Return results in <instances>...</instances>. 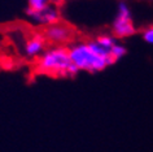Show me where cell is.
Segmentation results:
<instances>
[{"label":"cell","instance_id":"6da1fadb","mask_svg":"<svg viewBox=\"0 0 153 152\" xmlns=\"http://www.w3.org/2000/svg\"><path fill=\"white\" fill-rule=\"evenodd\" d=\"M70 60L79 72L97 73L105 70L109 65L114 64L109 51H105L96 43V40L78 42L68 48Z\"/></svg>","mask_w":153,"mask_h":152},{"label":"cell","instance_id":"7a4b0ae2","mask_svg":"<svg viewBox=\"0 0 153 152\" xmlns=\"http://www.w3.org/2000/svg\"><path fill=\"white\" fill-rule=\"evenodd\" d=\"M38 69L42 73L56 77H74L79 72L73 65L68 48L64 45L45 49L38 60Z\"/></svg>","mask_w":153,"mask_h":152},{"label":"cell","instance_id":"3957f363","mask_svg":"<svg viewBox=\"0 0 153 152\" xmlns=\"http://www.w3.org/2000/svg\"><path fill=\"white\" fill-rule=\"evenodd\" d=\"M112 31H113V37L120 38V39L128 38L136 33V28L132 21L131 9L123 1L120 3V5H118L116 18H114L112 25Z\"/></svg>","mask_w":153,"mask_h":152},{"label":"cell","instance_id":"277c9868","mask_svg":"<svg viewBox=\"0 0 153 152\" xmlns=\"http://www.w3.org/2000/svg\"><path fill=\"white\" fill-rule=\"evenodd\" d=\"M27 16L33 22H35L38 25L43 26H51L55 25L61 20V12L60 8L53 4H48L40 10H30L27 9Z\"/></svg>","mask_w":153,"mask_h":152},{"label":"cell","instance_id":"5b68a950","mask_svg":"<svg viewBox=\"0 0 153 152\" xmlns=\"http://www.w3.org/2000/svg\"><path fill=\"white\" fill-rule=\"evenodd\" d=\"M74 37V30L66 24L57 22L55 25L47 26L44 31V39L56 45H62L70 42Z\"/></svg>","mask_w":153,"mask_h":152},{"label":"cell","instance_id":"8992f818","mask_svg":"<svg viewBox=\"0 0 153 152\" xmlns=\"http://www.w3.org/2000/svg\"><path fill=\"white\" fill-rule=\"evenodd\" d=\"M45 48V39L42 35H35L26 42L25 44V54L29 57H36L44 52Z\"/></svg>","mask_w":153,"mask_h":152},{"label":"cell","instance_id":"52a82bcc","mask_svg":"<svg viewBox=\"0 0 153 152\" xmlns=\"http://www.w3.org/2000/svg\"><path fill=\"white\" fill-rule=\"evenodd\" d=\"M95 40H96V43L100 45L101 48H104L105 51H110V48H112L113 45L117 43V42H116V38H114L113 35H108V34H102V35H99Z\"/></svg>","mask_w":153,"mask_h":152},{"label":"cell","instance_id":"ba28073f","mask_svg":"<svg viewBox=\"0 0 153 152\" xmlns=\"http://www.w3.org/2000/svg\"><path fill=\"white\" fill-rule=\"evenodd\" d=\"M126 52H127V49H126V47H125L123 44L116 43L112 48H110L109 55H110V57L114 60V63H116L117 60H120V59L123 57V56L126 55Z\"/></svg>","mask_w":153,"mask_h":152},{"label":"cell","instance_id":"9c48e42d","mask_svg":"<svg viewBox=\"0 0 153 152\" xmlns=\"http://www.w3.org/2000/svg\"><path fill=\"white\" fill-rule=\"evenodd\" d=\"M30 10H40L49 4L48 0H27Z\"/></svg>","mask_w":153,"mask_h":152},{"label":"cell","instance_id":"30bf717a","mask_svg":"<svg viewBox=\"0 0 153 152\" xmlns=\"http://www.w3.org/2000/svg\"><path fill=\"white\" fill-rule=\"evenodd\" d=\"M143 39L144 42H147L148 44H152L153 45V26H149L143 31Z\"/></svg>","mask_w":153,"mask_h":152},{"label":"cell","instance_id":"8fae6325","mask_svg":"<svg viewBox=\"0 0 153 152\" xmlns=\"http://www.w3.org/2000/svg\"><path fill=\"white\" fill-rule=\"evenodd\" d=\"M48 1H49V4H53L56 7H61L66 0H48Z\"/></svg>","mask_w":153,"mask_h":152}]
</instances>
